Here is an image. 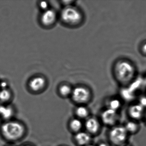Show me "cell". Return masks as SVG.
<instances>
[{"label": "cell", "mask_w": 146, "mask_h": 146, "mask_svg": "<svg viewBox=\"0 0 146 146\" xmlns=\"http://www.w3.org/2000/svg\"><path fill=\"white\" fill-rule=\"evenodd\" d=\"M114 73L119 82L125 84L133 79L135 74V69L134 66L129 61L119 60L115 65Z\"/></svg>", "instance_id": "obj_2"}, {"label": "cell", "mask_w": 146, "mask_h": 146, "mask_svg": "<svg viewBox=\"0 0 146 146\" xmlns=\"http://www.w3.org/2000/svg\"><path fill=\"white\" fill-rule=\"evenodd\" d=\"M61 17L65 23L70 25L78 24L82 19V16L80 12L76 8L69 6L62 10Z\"/></svg>", "instance_id": "obj_5"}, {"label": "cell", "mask_w": 146, "mask_h": 146, "mask_svg": "<svg viewBox=\"0 0 146 146\" xmlns=\"http://www.w3.org/2000/svg\"><path fill=\"white\" fill-rule=\"evenodd\" d=\"M137 103H139L143 108L146 109V96H143L140 97Z\"/></svg>", "instance_id": "obj_19"}, {"label": "cell", "mask_w": 146, "mask_h": 146, "mask_svg": "<svg viewBox=\"0 0 146 146\" xmlns=\"http://www.w3.org/2000/svg\"><path fill=\"white\" fill-rule=\"evenodd\" d=\"M12 97V94L11 90L8 89L0 90V102L3 104L8 103Z\"/></svg>", "instance_id": "obj_17"}, {"label": "cell", "mask_w": 146, "mask_h": 146, "mask_svg": "<svg viewBox=\"0 0 146 146\" xmlns=\"http://www.w3.org/2000/svg\"><path fill=\"white\" fill-rule=\"evenodd\" d=\"M121 146H132L131 144L130 143H129V142L127 143H125V144H124V145H122Z\"/></svg>", "instance_id": "obj_25"}, {"label": "cell", "mask_w": 146, "mask_h": 146, "mask_svg": "<svg viewBox=\"0 0 146 146\" xmlns=\"http://www.w3.org/2000/svg\"><path fill=\"white\" fill-rule=\"evenodd\" d=\"M21 146H34L33 145L29 143H26V144H24V145H22Z\"/></svg>", "instance_id": "obj_26"}, {"label": "cell", "mask_w": 146, "mask_h": 146, "mask_svg": "<svg viewBox=\"0 0 146 146\" xmlns=\"http://www.w3.org/2000/svg\"><path fill=\"white\" fill-rule=\"evenodd\" d=\"M3 105V104L1 103V102H0V111H1V107H2Z\"/></svg>", "instance_id": "obj_28"}, {"label": "cell", "mask_w": 146, "mask_h": 146, "mask_svg": "<svg viewBox=\"0 0 146 146\" xmlns=\"http://www.w3.org/2000/svg\"><path fill=\"white\" fill-rule=\"evenodd\" d=\"M40 7L42 9V10L46 11V10H48V4L47 2L46 1H42L40 3Z\"/></svg>", "instance_id": "obj_20"}, {"label": "cell", "mask_w": 146, "mask_h": 146, "mask_svg": "<svg viewBox=\"0 0 146 146\" xmlns=\"http://www.w3.org/2000/svg\"><path fill=\"white\" fill-rule=\"evenodd\" d=\"M125 128L129 135H135L137 134L141 129V125L139 122L129 119L123 125Z\"/></svg>", "instance_id": "obj_13"}, {"label": "cell", "mask_w": 146, "mask_h": 146, "mask_svg": "<svg viewBox=\"0 0 146 146\" xmlns=\"http://www.w3.org/2000/svg\"><path fill=\"white\" fill-rule=\"evenodd\" d=\"M122 106L123 103L122 101L118 98H111L106 102V108H109L117 111L119 112Z\"/></svg>", "instance_id": "obj_16"}, {"label": "cell", "mask_w": 146, "mask_h": 146, "mask_svg": "<svg viewBox=\"0 0 146 146\" xmlns=\"http://www.w3.org/2000/svg\"><path fill=\"white\" fill-rule=\"evenodd\" d=\"M86 146H96V145H95L94 144H93V143H90V144H88V145Z\"/></svg>", "instance_id": "obj_27"}, {"label": "cell", "mask_w": 146, "mask_h": 146, "mask_svg": "<svg viewBox=\"0 0 146 146\" xmlns=\"http://www.w3.org/2000/svg\"><path fill=\"white\" fill-rule=\"evenodd\" d=\"M145 110L137 102L133 103L128 107L127 115L130 119L139 122L143 119Z\"/></svg>", "instance_id": "obj_8"}, {"label": "cell", "mask_w": 146, "mask_h": 146, "mask_svg": "<svg viewBox=\"0 0 146 146\" xmlns=\"http://www.w3.org/2000/svg\"><path fill=\"white\" fill-rule=\"evenodd\" d=\"M27 127L22 121L12 119L3 122L0 125V134L6 141L11 142L22 140L27 134Z\"/></svg>", "instance_id": "obj_1"}, {"label": "cell", "mask_w": 146, "mask_h": 146, "mask_svg": "<svg viewBox=\"0 0 146 146\" xmlns=\"http://www.w3.org/2000/svg\"><path fill=\"white\" fill-rule=\"evenodd\" d=\"M74 142L78 146H86L91 143L92 136L87 131H81L74 134Z\"/></svg>", "instance_id": "obj_9"}, {"label": "cell", "mask_w": 146, "mask_h": 146, "mask_svg": "<svg viewBox=\"0 0 146 146\" xmlns=\"http://www.w3.org/2000/svg\"><path fill=\"white\" fill-rule=\"evenodd\" d=\"M99 119L102 124L110 128L118 124L120 115L118 111L105 108L101 111Z\"/></svg>", "instance_id": "obj_6"}, {"label": "cell", "mask_w": 146, "mask_h": 146, "mask_svg": "<svg viewBox=\"0 0 146 146\" xmlns=\"http://www.w3.org/2000/svg\"><path fill=\"white\" fill-rule=\"evenodd\" d=\"M142 51L144 54H146V43L143 45L141 48Z\"/></svg>", "instance_id": "obj_23"}, {"label": "cell", "mask_w": 146, "mask_h": 146, "mask_svg": "<svg viewBox=\"0 0 146 146\" xmlns=\"http://www.w3.org/2000/svg\"><path fill=\"white\" fill-rule=\"evenodd\" d=\"M96 146H110V144L106 142L102 141L99 143Z\"/></svg>", "instance_id": "obj_22"}, {"label": "cell", "mask_w": 146, "mask_h": 146, "mask_svg": "<svg viewBox=\"0 0 146 146\" xmlns=\"http://www.w3.org/2000/svg\"><path fill=\"white\" fill-rule=\"evenodd\" d=\"M72 89L70 86L66 84L61 85L59 89V93L62 97H66L71 96Z\"/></svg>", "instance_id": "obj_18"}, {"label": "cell", "mask_w": 146, "mask_h": 146, "mask_svg": "<svg viewBox=\"0 0 146 146\" xmlns=\"http://www.w3.org/2000/svg\"><path fill=\"white\" fill-rule=\"evenodd\" d=\"M76 117L81 119H86L90 116V111L85 105H78L74 110Z\"/></svg>", "instance_id": "obj_15"}, {"label": "cell", "mask_w": 146, "mask_h": 146, "mask_svg": "<svg viewBox=\"0 0 146 146\" xmlns=\"http://www.w3.org/2000/svg\"><path fill=\"white\" fill-rule=\"evenodd\" d=\"M129 136L123 125L117 124L109 128L107 133L108 141L113 146H121L127 143Z\"/></svg>", "instance_id": "obj_3"}, {"label": "cell", "mask_w": 146, "mask_h": 146, "mask_svg": "<svg viewBox=\"0 0 146 146\" xmlns=\"http://www.w3.org/2000/svg\"><path fill=\"white\" fill-rule=\"evenodd\" d=\"M46 81L42 77L37 76L31 79L29 84L30 88L34 92H39L42 90L45 87Z\"/></svg>", "instance_id": "obj_10"}, {"label": "cell", "mask_w": 146, "mask_h": 146, "mask_svg": "<svg viewBox=\"0 0 146 146\" xmlns=\"http://www.w3.org/2000/svg\"><path fill=\"white\" fill-rule=\"evenodd\" d=\"M7 146H13V145H7Z\"/></svg>", "instance_id": "obj_29"}, {"label": "cell", "mask_w": 146, "mask_h": 146, "mask_svg": "<svg viewBox=\"0 0 146 146\" xmlns=\"http://www.w3.org/2000/svg\"><path fill=\"white\" fill-rule=\"evenodd\" d=\"M102 124L100 119L95 116H90L84 123L85 131L92 136L98 135L100 132Z\"/></svg>", "instance_id": "obj_7"}, {"label": "cell", "mask_w": 146, "mask_h": 146, "mask_svg": "<svg viewBox=\"0 0 146 146\" xmlns=\"http://www.w3.org/2000/svg\"><path fill=\"white\" fill-rule=\"evenodd\" d=\"M56 19V14L54 11L47 10L44 11L41 17V21L43 25L50 26L55 23Z\"/></svg>", "instance_id": "obj_12"}, {"label": "cell", "mask_w": 146, "mask_h": 146, "mask_svg": "<svg viewBox=\"0 0 146 146\" xmlns=\"http://www.w3.org/2000/svg\"><path fill=\"white\" fill-rule=\"evenodd\" d=\"M143 120L145 122V123L146 124V109L145 110V113H144V116L143 118Z\"/></svg>", "instance_id": "obj_24"}, {"label": "cell", "mask_w": 146, "mask_h": 146, "mask_svg": "<svg viewBox=\"0 0 146 146\" xmlns=\"http://www.w3.org/2000/svg\"><path fill=\"white\" fill-rule=\"evenodd\" d=\"M72 100L78 105H85L92 99V93L89 89L84 86H78L72 89Z\"/></svg>", "instance_id": "obj_4"}, {"label": "cell", "mask_w": 146, "mask_h": 146, "mask_svg": "<svg viewBox=\"0 0 146 146\" xmlns=\"http://www.w3.org/2000/svg\"><path fill=\"white\" fill-rule=\"evenodd\" d=\"M7 86L8 85H7V83L6 82H2L0 83V88H1V89H7Z\"/></svg>", "instance_id": "obj_21"}, {"label": "cell", "mask_w": 146, "mask_h": 146, "mask_svg": "<svg viewBox=\"0 0 146 146\" xmlns=\"http://www.w3.org/2000/svg\"><path fill=\"white\" fill-rule=\"evenodd\" d=\"M69 129L74 134L81 131L84 128L82 120L78 118H72L70 119L68 123Z\"/></svg>", "instance_id": "obj_14"}, {"label": "cell", "mask_w": 146, "mask_h": 146, "mask_svg": "<svg viewBox=\"0 0 146 146\" xmlns=\"http://www.w3.org/2000/svg\"><path fill=\"white\" fill-rule=\"evenodd\" d=\"M15 114L14 107L11 105L3 104L0 111V117L5 121L13 119Z\"/></svg>", "instance_id": "obj_11"}]
</instances>
